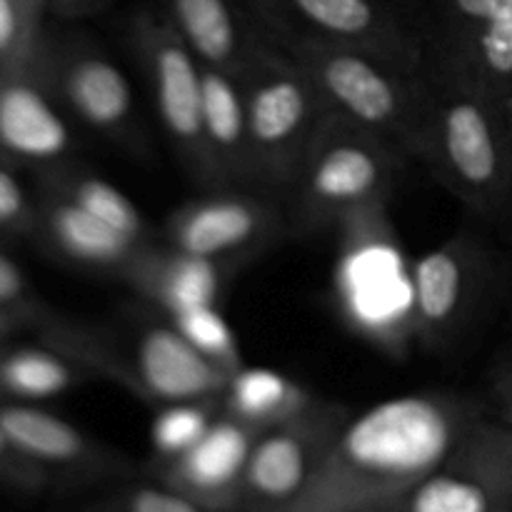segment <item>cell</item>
Here are the masks:
<instances>
[{"label":"cell","mask_w":512,"mask_h":512,"mask_svg":"<svg viewBox=\"0 0 512 512\" xmlns=\"http://www.w3.org/2000/svg\"><path fill=\"white\" fill-rule=\"evenodd\" d=\"M483 418L478 400L450 390L395 395L350 413L303 493L278 512L400 508Z\"/></svg>","instance_id":"cell-1"},{"label":"cell","mask_w":512,"mask_h":512,"mask_svg":"<svg viewBox=\"0 0 512 512\" xmlns=\"http://www.w3.org/2000/svg\"><path fill=\"white\" fill-rule=\"evenodd\" d=\"M63 353L93 378L123 385L143 403L163 408L185 400L223 398L230 373L200 355L150 303L123 308L108 323L58 330Z\"/></svg>","instance_id":"cell-2"},{"label":"cell","mask_w":512,"mask_h":512,"mask_svg":"<svg viewBox=\"0 0 512 512\" xmlns=\"http://www.w3.org/2000/svg\"><path fill=\"white\" fill-rule=\"evenodd\" d=\"M430 128L423 163L480 215L512 200V110L463 85L428 78Z\"/></svg>","instance_id":"cell-3"},{"label":"cell","mask_w":512,"mask_h":512,"mask_svg":"<svg viewBox=\"0 0 512 512\" xmlns=\"http://www.w3.org/2000/svg\"><path fill=\"white\" fill-rule=\"evenodd\" d=\"M408 163L388 140L328 110L288 190L290 225L318 233L383 208Z\"/></svg>","instance_id":"cell-4"},{"label":"cell","mask_w":512,"mask_h":512,"mask_svg":"<svg viewBox=\"0 0 512 512\" xmlns=\"http://www.w3.org/2000/svg\"><path fill=\"white\" fill-rule=\"evenodd\" d=\"M275 43V40H273ZM318 88L325 108L380 135L408 160L423 163L430 128V85L350 48L278 43Z\"/></svg>","instance_id":"cell-5"},{"label":"cell","mask_w":512,"mask_h":512,"mask_svg":"<svg viewBox=\"0 0 512 512\" xmlns=\"http://www.w3.org/2000/svg\"><path fill=\"white\" fill-rule=\"evenodd\" d=\"M238 83L255 185L290 190L328 108L305 70L265 33L250 50Z\"/></svg>","instance_id":"cell-6"},{"label":"cell","mask_w":512,"mask_h":512,"mask_svg":"<svg viewBox=\"0 0 512 512\" xmlns=\"http://www.w3.org/2000/svg\"><path fill=\"white\" fill-rule=\"evenodd\" d=\"M275 43L350 48L380 58L400 73L418 75L425 35L398 0H240Z\"/></svg>","instance_id":"cell-7"},{"label":"cell","mask_w":512,"mask_h":512,"mask_svg":"<svg viewBox=\"0 0 512 512\" xmlns=\"http://www.w3.org/2000/svg\"><path fill=\"white\" fill-rule=\"evenodd\" d=\"M420 73L512 110V0H438Z\"/></svg>","instance_id":"cell-8"},{"label":"cell","mask_w":512,"mask_h":512,"mask_svg":"<svg viewBox=\"0 0 512 512\" xmlns=\"http://www.w3.org/2000/svg\"><path fill=\"white\" fill-rule=\"evenodd\" d=\"M130 48L143 68L155 113L183 168L210 188L203 143L200 58L158 8H138L128 25Z\"/></svg>","instance_id":"cell-9"},{"label":"cell","mask_w":512,"mask_h":512,"mask_svg":"<svg viewBox=\"0 0 512 512\" xmlns=\"http://www.w3.org/2000/svg\"><path fill=\"white\" fill-rule=\"evenodd\" d=\"M338 228L343 230L338 295L345 313L365 333L385 335L395 328V315L410 330L413 275L405 278L385 205L353 215Z\"/></svg>","instance_id":"cell-10"},{"label":"cell","mask_w":512,"mask_h":512,"mask_svg":"<svg viewBox=\"0 0 512 512\" xmlns=\"http://www.w3.org/2000/svg\"><path fill=\"white\" fill-rule=\"evenodd\" d=\"M348 418L350 408L315 398L303 413L263 430L245 465L238 512H278L293 503Z\"/></svg>","instance_id":"cell-11"},{"label":"cell","mask_w":512,"mask_h":512,"mask_svg":"<svg viewBox=\"0 0 512 512\" xmlns=\"http://www.w3.org/2000/svg\"><path fill=\"white\" fill-rule=\"evenodd\" d=\"M410 335L428 348H443L465 333L493 285L488 250L458 233L415 260Z\"/></svg>","instance_id":"cell-12"},{"label":"cell","mask_w":512,"mask_h":512,"mask_svg":"<svg viewBox=\"0 0 512 512\" xmlns=\"http://www.w3.org/2000/svg\"><path fill=\"white\" fill-rule=\"evenodd\" d=\"M45 88L93 133L110 143L143 153L135 95L123 68L90 38H70L45 58Z\"/></svg>","instance_id":"cell-13"},{"label":"cell","mask_w":512,"mask_h":512,"mask_svg":"<svg viewBox=\"0 0 512 512\" xmlns=\"http://www.w3.org/2000/svg\"><path fill=\"white\" fill-rule=\"evenodd\" d=\"M400 512H512V428L485 415L400 503Z\"/></svg>","instance_id":"cell-14"},{"label":"cell","mask_w":512,"mask_h":512,"mask_svg":"<svg viewBox=\"0 0 512 512\" xmlns=\"http://www.w3.org/2000/svg\"><path fill=\"white\" fill-rule=\"evenodd\" d=\"M288 218L273 198L240 188H215L173 210L165 243L198 258L238 265L283 235Z\"/></svg>","instance_id":"cell-15"},{"label":"cell","mask_w":512,"mask_h":512,"mask_svg":"<svg viewBox=\"0 0 512 512\" xmlns=\"http://www.w3.org/2000/svg\"><path fill=\"white\" fill-rule=\"evenodd\" d=\"M260 433L263 430L220 410L188 453L150 468V478L170 485L208 512H238L245 465Z\"/></svg>","instance_id":"cell-16"},{"label":"cell","mask_w":512,"mask_h":512,"mask_svg":"<svg viewBox=\"0 0 512 512\" xmlns=\"http://www.w3.org/2000/svg\"><path fill=\"white\" fill-rule=\"evenodd\" d=\"M0 430L8 443L48 478L53 473L78 480L123 478L130 470L123 455L105 448L70 420L33 403L13 400L0 405Z\"/></svg>","instance_id":"cell-17"},{"label":"cell","mask_w":512,"mask_h":512,"mask_svg":"<svg viewBox=\"0 0 512 512\" xmlns=\"http://www.w3.org/2000/svg\"><path fill=\"white\" fill-rule=\"evenodd\" d=\"M233 270L235 265L230 263L198 258L153 240L138 250L120 280H125L140 300L163 315H173L198 305H218Z\"/></svg>","instance_id":"cell-18"},{"label":"cell","mask_w":512,"mask_h":512,"mask_svg":"<svg viewBox=\"0 0 512 512\" xmlns=\"http://www.w3.org/2000/svg\"><path fill=\"white\" fill-rule=\"evenodd\" d=\"M30 68V65H28ZM15 68L0 83V148L28 163H58L70 153L73 135L45 83Z\"/></svg>","instance_id":"cell-19"},{"label":"cell","mask_w":512,"mask_h":512,"mask_svg":"<svg viewBox=\"0 0 512 512\" xmlns=\"http://www.w3.org/2000/svg\"><path fill=\"white\" fill-rule=\"evenodd\" d=\"M203 73V143L210 188L255 185L243 90L228 70L200 63Z\"/></svg>","instance_id":"cell-20"},{"label":"cell","mask_w":512,"mask_h":512,"mask_svg":"<svg viewBox=\"0 0 512 512\" xmlns=\"http://www.w3.org/2000/svg\"><path fill=\"white\" fill-rule=\"evenodd\" d=\"M155 5L200 63L228 70L235 78L263 33L240 0H155Z\"/></svg>","instance_id":"cell-21"},{"label":"cell","mask_w":512,"mask_h":512,"mask_svg":"<svg viewBox=\"0 0 512 512\" xmlns=\"http://www.w3.org/2000/svg\"><path fill=\"white\" fill-rule=\"evenodd\" d=\"M43 228L55 253L63 255L65 260L90 270H105L118 278L143 248V243L125 238L123 233L60 193H53L45 208Z\"/></svg>","instance_id":"cell-22"},{"label":"cell","mask_w":512,"mask_h":512,"mask_svg":"<svg viewBox=\"0 0 512 512\" xmlns=\"http://www.w3.org/2000/svg\"><path fill=\"white\" fill-rule=\"evenodd\" d=\"M315 395L298 380L270 368L243 365L228 380L220 408L258 430H268L293 415L303 413Z\"/></svg>","instance_id":"cell-23"},{"label":"cell","mask_w":512,"mask_h":512,"mask_svg":"<svg viewBox=\"0 0 512 512\" xmlns=\"http://www.w3.org/2000/svg\"><path fill=\"white\" fill-rule=\"evenodd\" d=\"M85 378H93L90 370L60 348L23 345L0 353V393L20 403L63 395Z\"/></svg>","instance_id":"cell-24"},{"label":"cell","mask_w":512,"mask_h":512,"mask_svg":"<svg viewBox=\"0 0 512 512\" xmlns=\"http://www.w3.org/2000/svg\"><path fill=\"white\" fill-rule=\"evenodd\" d=\"M55 193L73 200L75 205L88 210L90 215H95L98 220L108 223L110 228H115L118 233H123L125 238L135 240V243L145 245L155 240L153 230L145 223L138 205H135L123 190L115 188L113 183H108V180L100 178V175L85 173V170L60 175V178H55Z\"/></svg>","instance_id":"cell-25"},{"label":"cell","mask_w":512,"mask_h":512,"mask_svg":"<svg viewBox=\"0 0 512 512\" xmlns=\"http://www.w3.org/2000/svg\"><path fill=\"white\" fill-rule=\"evenodd\" d=\"M220 398L213 400H185V403H170L158 408L153 423H150V450L153 460L150 468L170 463L188 453L195 443L205 435L220 415Z\"/></svg>","instance_id":"cell-26"},{"label":"cell","mask_w":512,"mask_h":512,"mask_svg":"<svg viewBox=\"0 0 512 512\" xmlns=\"http://www.w3.org/2000/svg\"><path fill=\"white\" fill-rule=\"evenodd\" d=\"M178 328V333L198 350L200 355L215 363L218 368L228 370L230 375L243 368L238 338L218 305H198V308L180 310V313L165 315Z\"/></svg>","instance_id":"cell-27"},{"label":"cell","mask_w":512,"mask_h":512,"mask_svg":"<svg viewBox=\"0 0 512 512\" xmlns=\"http://www.w3.org/2000/svg\"><path fill=\"white\" fill-rule=\"evenodd\" d=\"M43 3L45 0H0V60L10 68L33 65Z\"/></svg>","instance_id":"cell-28"},{"label":"cell","mask_w":512,"mask_h":512,"mask_svg":"<svg viewBox=\"0 0 512 512\" xmlns=\"http://www.w3.org/2000/svg\"><path fill=\"white\" fill-rule=\"evenodd\" d=\"M93 512H208L185 498L183 493L170 485L150 478L143 483H130L110 493L103 503H98Z\"/></svg>","instance_id":"cell-29"},{"label":"cell","mask_w":512,"mask_h":512,"mask_svg":"<svg viewBox=\"0 0 512 512\" xmlns=\"http://www.w3.org/2000/svg\"><path fill=\"white\" fill-rule=\"evenodd\" d=\"M30 218L28 195L13 173L0 168V225H23Z\"/></svg>","instance_id":"cell-30"},{"label":"cell","mask_w":512,"mask_h":512,"mask_svg":"<svg viewBox=\"0 0 512 512\" xmlns=\"http://www.w3.org/2000/svg\"><path fill=\"white\" fill-rule=\"evenodd\" d=\"M28 300L30 293L23 270L0 250V310L20 308V305H25Z\"/></svg>","instance_id":"cell-31"},{"label":"cell","mask_w":512,"mask_h":512,"mask_svg":"<svg viewBox=\"0 0 512 512\" xmlns=\"http://www.w3.org/2000/svg\"><path fill=\"white\" fill-rule=\"evenodd\" d=\"M0 470H8L20 485H43L45 480H48V475H45L43 470L35 468L33 463H28V460L8 443L3 430H0Z\"/></svg>","instance_id":"cell-32"},{"label":"cell","mask_w":512,"mask_h":512,"mask_svg":"<svg viewBox=\"0 0 512 512\" xmlns=\"http://www.w3.org/2000/svg\"><path fill=\"white\" fill-rule=\"evenodd\" d=\"M495 400H498L500 420L512 428V358L503 368V373L498 375V383H495Z\"/></svg>","instance_id":"cell-33"},{"label":"cell","mask_w":512,"mask_h":512,"mask_svg":"<svg viewBox=\"0 0 512 512\" xmlns=\"http://www.w3.org/2000/svg\"><path fill=\"white\" fill-rule=\"evenodd\" d=\"M45 3L53 5L58 13L78 18V15H90L95 13V10H100L108 0H45Z\"/></svg>","instance_id":"cell-34"},{"label":"cell","mask_w":512,"mask_h":512,"mask_svg":"<svg viewBox=\"0 0 512 512\" xmlns=\"http://www.w3.org/2000/svg\"><path fill=\"white\" fill-rule=\"evenodd\" d=\"M370 512H400V508H390V510H370Z\"/></svg>","instance_id":"cell-35"},{"label":"cell","mask_w":512,"mask_h":512,"mask_svg":"<svg viewBox=\"0 0 512 512\" xmlns=\"http://www.w3.org/2000/svg\"><path fill=\"white\" fill-rule=\"evenodd\" d=\"M3 325H5V318H3V315H0V328H3Z\"/></svg>","instance_id":"cell-36"}]
</instances>
